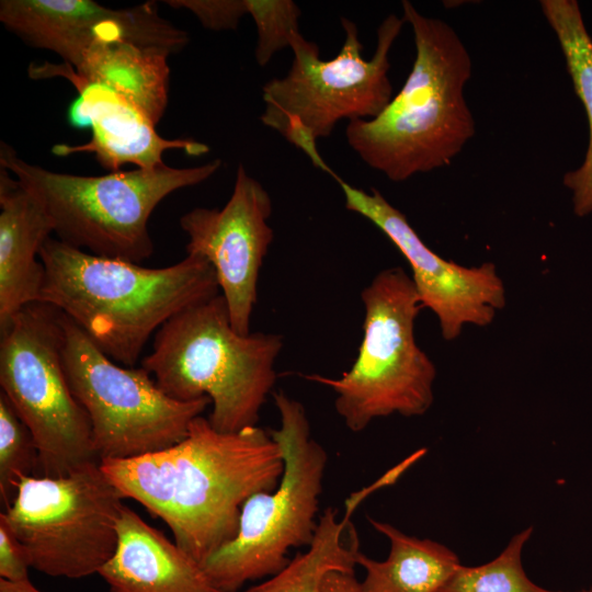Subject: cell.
Here are the masks:
<instances>
[{
    "label": "cell",
    "mask_w": 592,
    "mask_h": 592,
    "mask_svg": "<svg viewBox=\"0 0 592 592\" xmlns=\"http://www.w3.org/2000/svg\"><path fill=\"white\" fill-rule=\"evenodd\" d=\"M102 470L126 499L161 519L175 544L203 562L237 534L242 505L273 491L283 453L259 426L225 433L198 415L174 445L129 459H102Z\"/></svg>",
    "instance_id": "6da1fadb"
},
{
    "label": "cell",
    "mask_w": 592,
    "mask_h": 592,
    "mask_svg": "<svg viewBox=\"0 0 592 592\" xmlns=\"http://www.w3.org/2000/svg\"><path fill=\"white\" fill-rule=\"evenodd\" d=\"M39 301L76 322L112 361L135 367L170 318L219 294L212 264L196 254L166 267L99 257L49 237L39 251Z\"/></svg>",
    "instance_id": "7a4b0ae2"
},
{
    "label": "cell",
    "mask_w": 592,
    "mask_h": 592,
    "mask_svg": "<svg viewBox=\"0 0 592 592\" xmlns=\"http://www.w3.org/2000/svg\"><path fill=\"white\" fill-rule=\"evenodd\" d=\"M403 19L415 45L412 69L402 89L372 119L349 122L350 147L390 181L445 167L475 135L464 90L471 77L470 55L446 22L402 1Z\"/></svg>",
    "instance_id": "3957f363"
},
{
    "label": "cell",
    "mask_w": 592,
    "mask_h": 592,
    "mask_svg": "<svg viewBox=\"0 0 592 592\" xmlns=\"http://www.w3.org/2000/svg\"><path fill=\"white\" fill-rule=\"evenodd\" d=\"M283 340L273 333H237L221 294L170 318L141 360L158 387L179 401L208 397L212 426L225 433L255 426L271 392Z\"/></svg>",
    "instance_id": "277c9868"
},
{
    "label": "cell",
    "mask_w": 592,
    "mask_h": 592,
    "mask_svg": "<svg viewBox=\"0 0 592 592\" xmlns=\"http://www.w3.org/2000/svg\"><path fill=\"white\" fill-rule=\"evenodd\" d=\"M220 159L192 168L167 164L103 175L55 172L22 159L0 143V168L8 170L43 205L56 238L89 253L140 264L153 253L149 218L169 194L200 184Z\"/></svg>",
    "instance_id": "5b68a950"
},
{
    "label": "cell",
    "mask_w": 592,
    "mask_h": 592,
    "mask_svg": "<svg viewBox=\"0 0 592 592\" xmlns=\"http://www.w3.org/2000/svg\"><path fill=\"white\" fill-rule=\"evenodd\" d=\"M405 19L389 14L377 30V45L369 60L354 22L341 18L344 42L331 60L319 57L316 43L295 34L289 48L293 62L282 78L262 88L264 111L260 121L299 148L319 169L327 163L317 149V139L329 137L341 119H372L392 99L388 78L389 52Z\"/></svg>",
    "instance_id": "8992f818"
},
{
    "label": "cell",
    "mask_w": 592,
    "mask_h": 592,
    "mask_svg": "<svg viewBox=\"0 0 592 592\" xmlns=\"http://www.w3.org/2000/svg\"><path fill=\"white\" fill-rule=\"evenodd\" d=\"M361 298L363 338L352 367L340 378L303 376L334 391L335 410L352 432L394 413L422 415L433 402L436 376L414 339V321L423 306L412 277L401 267L383 270Z\"/></svg>",
    "instance_id": "52a82bcc"
},
{
    "label": "cell",
    "mask_w": 592,
    "mask_h": 592,
    "mask_svg": "<svg viewBox=\"0 0 592 592\" xmlns=\"http://www.w3.org/2000/svg\"><path fill=\"white\" fill-rule=\"evenodd\" d=\"M281 425L270 430L280 445L284 470L273 491L251 496L242 505L236 536L202 565L224 592L271 577L288 562L292 548L309 546L317 530L319 497L328 454L310 433L304 406L283 390L273 392Z\"/></svg>",
    "instance_id": "ba28073f"
},
{
    "label": "cell",
    "mask_w": 592,
    "mask_h": 592,
    "mask_svg": "<svg viewBox=\"0 0 592 592\" xmlns=\"http://www.w3.org/2000/svg\"><path fill=\"white\" fill-rule=\"evenodd\" d=\"M0 333L1 391L33 435L37 476L61 477L96 462L89 417L64 368L61 311L29 304Z\"/></svg>",
    "instance_id": "9c48e42d"
},
{
    "label": "cell",
    "mask_w": 592,
    "mask_h": 592,
    "mask_svg": "<svg viewBox=\"0 0 592 592\" xmlns=\"http://www.w3.org/2000/svg\"><path fill=\"white\" fill-rule=\"evenodd\" d=\"M124 499L100 462H90L61 477L20 476L0 521L25 549L31 568L80 579L99 573L114 555Z\"/></svg>",
    "instance_id": "30bf717a"
},
{
    "label": "cell",
    "mask_w": 592,
    "mask_h": 592,
    "mask_svg": "<svg viewBox=\"0 0 592 592\" xmlns=\"http://www.w3.org/2000/svg\"><path fill=\"white\" fill-rule=\"evenodd\" d=\"M61 323L66 377L89 417L100 460L129 459L174 445L212 403L208 397L179 401L167 396L145 368L112 361L62 312Z\"/></svg>",
    "instance_id": "8fae6325"
},
{
    "label": "cell",
    "mask_w": 592,
    "mask_h": 592,
    "mask_svg": "<svg viewBox=\"0 0 592 592\" xmlns=\"http://www.w3.org/2000/svg\"><path fill=\"white\" fill-rule=\"evenodd\" d=\"M341 186L346 209L378 227L407 259L423 308L439 319L445 340H455L466 325H490L505 305V289L493 263L466 267L432 251L411 227L406 216L382 193L356 189L337 173H329Z\"/></svg>",
    "instance_id": "7c38bea8"
},
{
    "label": "cell",
    "mask_w": 592,
    "mask_h": 592,
    "mask_svg": "<svg viewBox=\"0 0 592 592\" xmlns=\"http://www.w3.org/2000/svg\"><path fill=\"white\" fill-rule=\"evenodd\" d=\"M272 201L263 185L239 164L232 193L220 209L195 207L180 218L186 254L207 260L217 276L232 329L251 333L263 259L273 240Z\"/></svg>",
    "instance_id": "4fadbf2b"
},
{
    "label": "cell",
    "mask_w": 592,
    "mask_h": 592,
    "mask_svg": "<svg viewBox=\"0 0 592 592\" xmlns=\"http://www.w3.org/2000/svg\"><path fill=\"white\" fill-rule=\"evenodd\" d=\"M0 22L26 45L70 66L95 43L128 42L170 56L190 42L155 1L112 9L91 0H1Z\"/></svg>",
    "instance_id": "5bb4252c"
},
{
    "label": "cell",
    "mask_w": 592,
    "mask_h": 592,
    "mask_svg": "<svg viewBox=\"0 0 592 592\" xmlns=\"http://www.w3.org/2000/svg\"><path fill=\"white\" fill-rule=\"evenodd\" d=\"M77 91L78 98L67 113L68 122L75 128L90 127L92 137L80 145H55L52 152L56 156L93 153L102 168L116 172L127 163L146 170L162 167V156L170 149H182L191 156L209 150L207 145L193 139L163 138L146 113L105 87L86 84Z\"/></svg>",
    "instance_id": "9a60e30c"
},
{
    "label": "cell",
    "mask_w": 592,
    "mask_h": 592,
    "mask_svg": "<svg viewBox=\"0 0 592 592\" xmlns=\"http://www.w3.org/2000/svg\"><path fill=\"white\" fill-rule=\"evenodd\" d=\"M117 546L100 574L109 592H224L200 562L123 505Z\"/></svg>",
    "instance_id": "2e32d148"
},
{
    "label": "cell",
    "mask_w": 592,
    "mask_h": 592,
    "mask_svg": "<svg viewBox=\"0 0 592 592\" xmlns=\"http://www.w3.org/2000/svg\"><path fill=\"white\" fill-rule=\"evenodd\" d=\"M53 232L38 200L0 168V330L23 307L39 301L45 278L39 251Z\"/></svg>",
    "instance_id": "e0dca14e"
},
{
    "label": "cell",
    "mask_w": 592,
    "mask_h": 592,
    "mask_svg": "<svg viewBox=\"0 0 592 592\" xmlns=\"http://www.w3.org/2000/svg\"><path fill=\"white\" fill-rule=\"evenodd\" d=\"M169 55L128 42L95 43L78 61L68 64L32 65L34 79L61 77L77 89L86 84L105 87L122 95L157 124L168 104L170 69Z\"/></svg>",
    "instance_id": "ac0fdd59"
},
{
    "label": "cell",
    "mask_w": 592,
    "mask_h": 592,
    "mask_svg": "<svg viewBox=\"0 0 592 592\" xmlns=\"http://www.w3.org/2000/svg\"><path fill=\"white\" fill-rule=\"evenodd\" d=\"M368 521L388 538L390 550L383 561L357 553L356 563L366 572L360 592H439L459 568L457 555L446 546L372 517Z\"/></svg>",
    "instance_id": "d6986e66"
},
{
    "label": "cell",
    "mask_w": 592,
    "mask_h": 592,
    "mask_svg": "<svg viewBox=\"0 0 592 592\" xmlns=\"http://www.w3.org/2000/svg\"><path fill=\"white\" fill-rule=\"evenodd\" d=\"M349 500L346 514L340 521L333 508L323 511L306 553L298 554L281 571L244 592H322L329 573L354 574L360 545L350 515L357 503Z\"/></svg>",
    "instance_id": "ffe728a7"
},
{
    "label": "cell",
    "mask_w": 592,
    "mask_h": 592,
    "mask_svg": "<svg viewBox=\"0 0 592 592\" xmlns=\"http://www.w3.org/2000/svg\"><path fill=\"white\" fill-rule=\"evenodd\" d=\"M540 8L558 38L589 123L584 160L579 168L563 177L565 186L572 192L573 210L582 217L592 212V38L576 0H543Z\"/></svg>",
    "instance_id": "44dd1931"
},
{
    "label": "cell",
    "mask_w": 592,
    "mask_h": 592,
    "mask_svg": "<svg viewBox=\"0 0 592 592\" xmlns=\"http://www.w3.org/2000/svg\"><path fill=\"white\" fill-rule=\"evenodd\" d=\"M533 527L514 535L493 560L477 567L459 566L439 592H559L544 589L526 576L522 549Z\"/></svg>",
    "instance_id": "7402d4cb"
},
{
    "label": "cell",
    "mask_w": 592,
    "mask_h": 592,
    "mask_svg": "<svg viewBox=\"0 0 592 592\" xmlns=\"http://www.w3.org/2000/svg\"><path fill=\"white\" fill-rule=\"evenodd\" d=\"M38 455L29 428L8 397L0 392V498L4 509L12 502L20 476H37Z\"/></svg>",
    "instance_id": "603a6c76"
},
{
    "label": "cell",
    "mask_w": 592,
    "mask_h": 592,
    "mask_svg": "<svg viewBox=\"0 0 592 592\" xmlns=\"http://www.w3.org/2000/svg\"><path fill=\"white\" fill-rule=\"evenodd\" d=\"M246 4L257 26L255 60L264 67L299 33L300 10L291 0H246Z\"/></svg>",
    "instance_id": "cb8c5ba5"
},
{
    "label": "cell",
    "mask_w": 592,
    "mask_h": 592,
    "mask_svg": "<svg viewBox=\"0 0 592 592\" xmlns=\"http://www.w3.org/2000/svg\"><path fill=\"white\" fill-rule=\"evenodd\" d=\"M168 5L191 11L210 31H228L248 14L246 0H167Z\"/></svg>",
    "instance_id": "d4e9b609"
},
{
    "label": "cell",
    "mask_w": 592,
    "mask_h": 592,
    "mask_svg": "<svg viewBox=\"0 0 592 592\" xmlns=\"http://www.w3.org/2000/svg\"><path fill=\"white\" fill-rule=\"evenodd\" d=\"M30 568L25 549L0 521V579L8 582L29 581Z\"/></svg>",
    "instance_id": "484cf974"
},
{
    "label": "cell",
    "mask_w": 592,
    "mask_h": 592,
    "mask_svg": "<svg viewBox=\"0 0 592 592\" xmlns=\"http://www.w3.org/2000/svg\"><path fill=\"white\" fill-rule=\"evenodd\" d=\"M355 574L329 573L322 583V592H360Z\"/></svg>",
    "instance_id": "4316f807"
},
{
    "label": "cell",
    "mask_w": 592,
    "mask_h": 592,
    "mask_svg": "<svg viewBox=\"0 0 592 592\" xmlns=\"http://www.w3.org/2000/svg\"><path fill=\"white\" fill-rule=\"evenodd\" d=\"M0 592H42L31 580L23 582H8L0 579Z\"/></svg>",
    "instance_id": "83f0119b"
},
{
    "label": "cell",
    "mask_w": 592,
    "mask_h": 592,
    "mask_svg": "<svg viewBox=\"0 0 592 592\" xmlns=\"http://www.w3.org/2000/svg\"><path fill=\"white\" fill-rule=\"evenodd\" d=\"M580 592H592V588L591 589H588V590H582Z\"/></svg>",
    "instance_id": "f1b7e54d"
}]
</instances>
